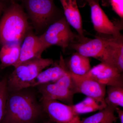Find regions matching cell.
I'll list each match as a JSON object with an SVG mask.
<instances>
[{"label":"cell","mask_w":123,"mask_h":123,"mask_svg":"<svg viewBox=\"0 0 123 123\" xmlns=\"http://www.w3.org/2000/svg\"><path fill=\"white\" fill-rule=\"evenodd\" d=\"M78 42L71 45L74 49L84 56L96 58L101 60L105 50L107 38L98 37L93 39L80 37Z\"/></svg>","instance_id":"obj_12"},{"label":"cell","mask_w":123,"mask_h":123,"mask_svg":"<svg viewBox=\"0 0 123 123\" xmlns=\"http://www.w3.org/2000/svg\"><path fill=\"white\" fill-rule=\"evenodd\" d=\"M63 8L65 19L82 37H84L81 15L78 9L77 0H60Z\"/></svg>","instance_id":"obj_15"},{"label":"cell","mask_w":123,"mask_h":123,"mask_svg":"<svg viewBox=\"0 0 123 123\" xmlns=\"http://www.w3.org/2000/svg\"><path fill=\"white\" fill-rule=\"evenodd\" d=\"M8 92L7 79L4 78L0 81V123L4 116Z\"/></svg>","instance_id":"obj_21"},{"label":"cell","mask_w":123,"mask_h":123,"mask_svg":"<svg viewBox=\"0 0 123 123\" xmlns=\"http://www.w3.org/2000/svg\"><path fill=\"white\" fill-rule=\"evenodd\" d=\"M47 48L39 35H36L31 31L22 43L20 58L13 67L15 68L26 61L42 57V53Z\"/></svg>","instance_id":"obj_11"},{"label":"cell","mask_w":123,"mask_h":123,"mask_svg":"<svg viewBox=\"0 0 123 123\" xmlns=\"http://www.w3.org/2000/svg\"><path fill=\"white\" fill-rule=\"evenodd\" d=\"M7 98L4 116L1 123H33L40 113L33 96L20 91Z\"/></svg>","instance_id":"obj_2"},{"label":"cell","mask_w":123,"mask_h":123,"mask_svg":"<svg viewBox=\"0 0 123 123\" xmlns=\"http://www.w3.org/2000/svg\"><path fill=\"white\" fill-rule=\"evenodd\" d=\"M27 15L37 34L59 18L54 0H24Z\"/></svg>","instance_id":"obj_4"},{"label":"cell","mask_w":123,"mask_h":123,"mask_svg":"<svg viewBox=\"0 0 123 123\" xmlns=\"http://www.w3.org/2000/svg\"><path fill=\"white\" fill-rule=\"evenodd\" d=\"M70 73L76 93L83 94L87 97L95 99L101 105L107 106L105 101L106 90L105 85L85 76Z\"/></svg>","instance_id":"obj_6"},{"label":"cell","mask_w":123,"mask_h":123,"mask_svg":"<svg viewBox=\"0 0 123 123\" xmlns=\"http://www.w3.org/2000/svg\"><path fill=\"white\" fill-rule=\"evenodd\" d=\"M68 67L70 73L78 76L86 75L91 68L89 58L77 52L71 56Z\"/></svg>","instance_id":"obj_17"},{"label":"cell","mask_w":123,"mask_h":123,"mask_svg":"<svg viewBox=\"0 0 123 123\" xmlns=\"http://www.w3.org/2000/svg\"><path fill=\"white\" fill-rule=\"evenodd\" d=\"M42 95V101L56 100L69 105H73L75 92L56 82L49 83L38 86Z\"/></svg>","instance_id":"obj_13"},{"label":"cell","mask_w":123,"mask_h":123,"mask_svg":"<svg viewBox=\"0 0 123 123\" xmlns=\"http://www.w3.org/2000/svg\"><path fill=\"white\" fill-rule=\"evenodd\" d=\"M68 70L62 55H61L58 63L55 64L52 67L42 71L34 80L31 87L54 83L63 76Z\"/></svg>","instance_id":"obj_14"},{"label":"cell","mask_w":123,"mask_h":123,"mask_svg":"<svg viewBox=\"0 0 123 123\" xmlns=\"http://www.w3.org/2000/svg\"><path fill=\"white\" fill-rule=\"evenodd\" d=\"M13 0L14 1V0ZM23 0V1L24 0Z\"/></svg>","instance_id":"obj_25"},{"label":"cell","mask_w":123,"mask_h":123,"mask_svg":"<svg viewBox=\"0 0 123 123\" xmlns=\"http://www.w3.org/2000/svg\"><path fill=\"white\" fill-rule=\"evenodd\" d=\"M115 112V107L107 105L96 114L81 120V123H114L117 119Z\"/></svg>","instance_id":"obj_18"},{"label":"cell","mask_w":123,"mask_h":123,"mask_svg":"<svg viewBox=\"0 0 123 123\" xmlns=\"http://www.w3.org/2000/svg\"><path fill=\"white\" fill-rule=\"evenodd\" d=\"M91 8V18L95 30L104 35L119 37V27L108 17L99 5V0H88Z\"/></svg>","instance_id":"obj_8"},{"label":"cell","mask_w":123,"mask_h":123,"mask_svg":"<svg viewBox=\"0 0 123 123\" xmlns=\"http://www.w3.org/2000/svg\"><path fill=\"white\" fill-rule=\"evenodd\" d=\"M22 43L5 44L0 50V68L4 69L9 66H14L20 58Z\"/></svg>","instance_id":"obj_16"},{"label":"cell","mask_w":123,"mask_h":123,"mask_svg":"<svg viewBox=\"0 0 123 123\" xmlns=\"http://www.w3.org/2000/svg\"><path fill=\"white\" fill-rule=\"evenodd\" d=\"M106 86L123 87V73L107 64L101 62L91 68L84 75Z\"/></svg>","instance_id":"obj_9"},{"label":"cell","mask_w":123,"mask_h":123,"mask_svg":"<svg viewBox=\"0 0 123 123\" xmlns=\"http://www.w3.org/2000/svg\"><path fill=\"white\" fill-rule=\"evenodd\" d=\"M0 20V46L22 43L31 30L29 17L21 6L11 0Z\"/></svg>","instance_id":"obj_1"},{"label":"cell","mask_w":123,"mask_h":123,"mask_svg":"<svg viewBox=\"0 0 123 123\" xmlns=\"http://www.w3.org/2000/svg\"><path fill=\"white\" fill-rule=\"evenodd\" d=\"M45 112L52 121L57 123H81L79 115L74 112L71 105L56 100L42 101Z\"/></svg>","instance_id":"obj_7"},{"label":"cell","mask_w":123,"mask_h":123,"mask_svg":"<svg viewBox=\"0 0 123 123\" xmlns=\"http://www.w3.org/2000/svg\"><path fill=\"white\" fill-rule=\"evenodd\" d=\"M7 6L6 0H0V16L4 12Z\"/></svg>","instance_id":"obj_23"},{"label":"cell","mask_w":123,"mask_h":123,"mask_svg":"<svg viewBox=\"0 0 123 123\" xmlns=\"http://www.w3.org/2000/svg\"><path fill=\"white\" fill-rule=\"evenodd\" d=\"M112 9L120 17L123 18V0H110Z\"/></svg>","instance_id":"obj_22"},{"label":"cell","mask_w":123,"mask_h":123,"mask_svg":"<svg viewBox=\"0 0 123 123\" xmlns=\"http://www.w3.org/2000/svg\"><path fill=\"white\" fill-rule=\"evenodd\" d=\"M53 62L51 59L41 57L29 60L18 65L7 79L8 91L17 92L30 87L40 73Z\"/></svg>","instance_id":"obj_3"},{"label":"cell","mask_w":123,"mask_h":123,"mask_svg":"<svg viewBox=\"0 0 123 123\" xmlns=\"http://www.w3.org/2000/svg\"><path fill=\"white\" fill-rule=\"evenodd\" d=\"M39 36L47 48L56 45L60 47L63 51L80 37L72 31L70 25L64 17L50 25Z\"/></svg>","instance_id":"obj_5"},{"label":"cell","mask_w":123,"mask_h":123,"mask_svg":"<svg viewBox=\"0 0 123 123\" xmlns=\"http://www.w3.org/2000/svg\"><path fill=\"white\" fill-rule=\"evenodd\" d=\"M71 106L74 112L78 115L99 111L107 106L100 105L95 99L89 97H87L81 102Z\"/></svg>","instance_id":"obj_19"},{"label":"cell","mask_w":123,"mask_h":123,"mask_svg":"<svg viewBox=\"0 0 123 123\" xmlns=\"http://www.w3.org/2000/svg\"><path fill=\"white\" fill-rule=\"evenodd\" d=\"M115 111L118 114V117L121 123H123V111L119 107L115 108Z\"/></svg>","instance_id":"obj_24"},{"label":"cell","mask_w":123,"mask_h":123,"mask_svg":"<svg viewBox=\"0 0 123 123\" xmlns=\"http://www.w3.org/2000/svg\"><path fill=\"white\" fill-rule=\"evenodd\" d=\"M107 105L114 107H123V87L109 86L106 90Z\"/></svg>","instance_id":"obj_20"},{"label":"cell","mask_w":123,"mask_h":123,"mask_svg":"<svg viewBox=\"0 0 123 123\" xmlns=\"http://www.w3.org/2000/svg\"><path fill=\"white\" fill-rule=\"evenodd\" d=\"M103 55L102 62L114 67L123 73V36L119 37L109 36Z\"/></svg>","instance_id":"obj_10"}]
</instances>
